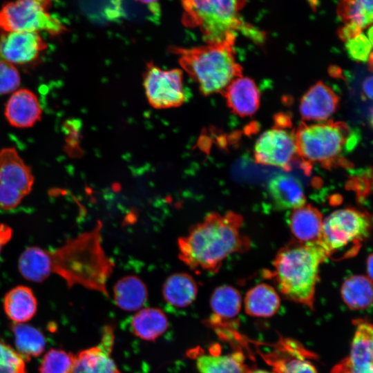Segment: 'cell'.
<instances>
[{
  "label": "cell",
  "instance_id": "24",
  "mask_svg": "<svg viewBox=\"0 0 373 373\" xmlns=\"http://www.w3.org/2000/svg\"><path fill=\"white\" fill-rule=\"evenodd\" d=\"M245 312L253 317L269 318L275 315L280 305L276 290L270 285L261 283L250 289L244 298Z\"/></svg>",
  "mask_w": 373,
  "mask_h": 373
},
{
  "label": "cell",
  "instance_id": "13",
  "mask_svg": "<svg viewBox=\"0 0 373 373\" xmlns=\"http://www.w3.org/2000/svg\"><path fill=\"white\" fill-rule=\"evenodd\" d=\"M46 47L37 32H3L0 37V57L13 65L34 61Z\"/></svg>",
  "mask_w": 373,
  "mask_h": 373
},
{
  "label": "cell",
  "instance_id": "18",
  "mask_svg": "<svg viewBox=\"0 0 373 373\" xmlns=\"http://www.w3.org/2000/svg\"><path fill=\"white\" fill-rule=\"evenodd\" d=\"M242 302L241 294L232 286L224 285L216 288L210 299L212 314L209 319V324L220 329L235 322Z\"/></svg>",
  "mask_w": 373,
  "mask_h": 373
},
{
  "label": "cell",
  "instance_id": "29",
  "mask_svg": "<svg viewBox=\"0 0 373 373\" xmlns=\"http://www.w3.org/2000/svg\"><path fill=\"white\" fill-rule=\"evenodd\" d=\"M12 330L17 352L25 361L39 356L44 350L46 339L35 327L23 323H14Z\"/></svg>",
  "mask_w": 373,
  "mask_h": 373
},
{
  "label": "cell",
  "instance_id": "26",
  "mask_svg": "<svg viewBox=\"0 0 373 373\" xmlns=\"http://www.w3.org/2000/svg\"><path fill=\"white\" fill-rule=\"evenodd\" d=\"M168 325V320L164 313L155 307L139 310L131 320L132 332L146 341L157 338L166 332Z\"/></svg>",
  "mask_w": 373,
  "mask_h": 373
},
{
  "label": "cell",
  "instance_id": "10",
  "mask_svg": "<svg viewBox=\"0 0 373 373\" xmlns=\"http://www.w3.org/2000/svg\"><path fill=\"white\" fill-rule=\"evenodd\" d=\"M255 161L288 171L298 157L295 132L286 124H278L262 133L257 139L254 150Z\"/></svg>",
  "mask_w": 373,
  "mask_h": 373
},
{
  "label": "cell",
  "instance_id": "31",
  "mask_svg": "<svg viewBox=\"0 0 373 373\" xmlns=\"http://www.w3.org/2000/svg\"><path fill=\"white\" fill-rule=\"evenodd\" d=\"M74 361L72 353L52 349L44 356L39 373H73Z\"/></svg>",
  "mask_w": 373,
  "mask_h": 373
},
{
  "label": "cell",
  "instance_id": "5",
  "mask_svg": "<svg viewBox=\"0 0 373 373\" xmlns=\"http://www.w3.org/2000/svg\"><path fill=\"white\" fill-rule=\"evenodd\" d=\"M183 21L200 29L207 44L235 41L236 31L246 26L239 11L245 0H181Z\"/></svg>",
  "mask_w": 373,
  "mask_h": 373
},
{
  "label": "cell",
  "instance_id": "20",
  "mask_svg": "<svg viewBox=\"0 0 373 373\" xmlns=\"http://www.w3.org/2000/svg\"><path fill=\"white\" fill-rule=\"evenodd\" d=\"M323 218L318 209L310 204L292 209L289 227L295 240L301 242H315L321 240Z\"/></svg>",
  "mask_w": 373,
  "mask_h": 373
},
{
  "label": "cell",
  "instance_id": "23",
  "mask_svg": "<svg viewBox=\"0 0 373 373\" xmlns=\"http://www.w3.org/2000/svg\"><path fill=\"white\" fill-rule=\"evenodd\" d=\"M147 296L145 283L134 275L122 277L113 287L115 303L124 311L134 312L140 309L145 304Z\"/></svg>",
  "mask_w": 373,
  "mask_h": 373
},
{
  "label": "cell",
  "instance_id": "27",
  "mask_svg": "<svg viewBox=\"0 0 373 373\" xmlns=\"http://www.w3.org/2000/svg\"><path fill=\"white\" fill-rule=\"evenodd\" d=\"M200 373H250L244 354L236 352L225 355H201L197 358Z\"/></svg>",
  "mask_w": 373,
  "mask_h": 373
},
{
  "label": "cell",
  "instance_id": "12",
  "mask_svg": "<svg viewBox=\"0 0 373 373\" xmlns=\"http://www.w3.org/2000/svg\"><path fill=\"white\" fill-rule=\"evenodd\" d=\"M355 332L350 355L336 365L330 373H373V327L365 319L354 321Z\"/></svg>",
  "mask_w": 373,
  "mask_h": 373
},
{
  "label": "cell",
  "instance_id": "17",
  "mask_svg": "<svg viewBox=\"0 0 373 373\" xmlns=\"http://www.w3.org/2000/svg\"><path fill=\"white\" fill-rule=\"evenodd\" d=\"M223 93L228 106L240 116H251L259 107L260 92L250 78L242 76L236 78Z\"/></svg>",
  "mask_w": 373,
  "mask_h": 373
},
{
  "label": "cell",
  "instance_id": "32",
  "mask_svg": "<svg viewBox=\"0 0 373 373\" xmlns=\"http://www.w3.org/2000/svg\"><path fill=\"white\" fill-rule=\"evenodd\" d=\"M0 373H27L21 356L1 339Z\"/></svg>",
  "mask_w": 373,
  "mask_h": 373
},
{
  "label": "cell",
  "instance_id": "28",
  "mask_svg": "<svg viewBox=\"0 0 373 373\" xmlns=\"http://www.w3.org/2000/svg\"><path fill=\"white\" fill-rule=\"evenodd\" d=\"M341 297L352 309H365L372 303V280L366 276L353 275L347 278L341 289Z\"/></svg>",
  "mask_w": 373,
  "mask_h": 373
},
{
  "label": "cell",
  "instance_id": "2",
  "mask_svg": "<svg viewBox=\"0 0 373 373\" xmlns=\"http://www.w3.org/2000/svg\"><path fill=\"white\" fill-rule=\"evenodd\" d=\"M242 224V216L233 211L208 213L179 238L180 260L195 271L217 273L228 256L250 248V240L240 231Z\"/></svg>",
  "mask_w": 373,
  "mask_h": 373
},
{
  "label": "cell",
  "instance_id": "33",
  "mask_svg": "<svg viewBox=\"0 0 373 373\" xmlns=\"http://www.w3.org/2000/svg\"><path fill=\"white\" fill-rule=\"evenodd\" d=\"M345 48L350 57L357 61L372 65V42L363 32L345 41Z\"/></svg>",
  "mask_w": 373,
  "mask_h": 373
},
{
  "label": "cell",
  "instance_id": "22",
  "mask_svg": "<svg viewBox=\"0 0 373 373\" xmlns=\"http://www.w3.org/2000/svg\"><path fill=\"white\" fill-rule=\"evenodd\" d=\"M3 309L14 323L30 321L36 314L37 298L28 286L18 285L8 291L3 298Z\"/></svg>",
  "mask_w": 373,
  "mask_h": 373
},
{
  "label": "cell",
  "instance_id": "38",
  "mask_svg": "<svg viewBox=\"0 0 373 373\" xmlns=\"http://www.w3.org/2000/svg\"><path fill=\"white\" fill-rule=\"evenodd\" d=\"M372 254H370L367 257L366 265H367V277L372 280Z\"/></svg>",
  "mask_w": 373,
  "mask_h": 373
},
{
  "label": "cell",
  "instance_id": "3",
  "mask_svg": "<svg viewBox=\"0 0 373 373\" xmlns=\"http://www.w3.org/2000/svg\"><path fill=\"white\" fill-rule=\"evenodd\" d=\"M328 258L329 254L320 241L294 240L278 251L274 270L269 274L285 298L312 309L320 265Z\"/></svg>",
  "mask_w": 373,
  "mask_h": 373
},
{
  "label": "cell",
  "instance_id": "1",
  "mask_svg": "<svg viewBox=\"0 0 373 373\" xmlns=\"http://www.w3.org/2000/svg\"><path fill=\"white\" fill-rule=\"evenodd\" d=\"M102 224L52 249L27 247L20 255L18 269L26 280L41 283L55 274L68 288L82 286L108 296L107 282L114 264L106 255L102 239Z\"/></svg>",
  "mask_w": 373,
  "mask_h": 373
},
{
  "label": "cell",
  "instance_id": "36",
  "mask_svg": "<svg viewBox=\"0 0 373 373\" xmlns=\"http://www.w3.org/2000/svg\"><path fill=\"white\" fill-rule=\"evenodd\" d=\"M143 4L147 5L149 10L151 12H153L154 15H159L160 13V6L158 2L160 0H135Z\"/></svg>",
  "mask_w": 373,
  "mask_h": 373
},
{
  "label": "cell",
  "instance_id": "37",
  "mask_svg": "<svg viewBox=\"0 0 373 373\" xmlns=\"http://www.w3.org/2000/svg\"><path fill=\"white\" fill-rule=\"evenodd\" d=\"M363 91L370 99L372 97V77H367L363 83Z\"/></svg>",
  "mask_w": 373,
  "mask_h": 373
},
{
  "label": "cell",
  "instance_id": "7",
  "mask_svg": "<svg viewBox=\"0 0 373 373\" xmlns=\"http://www.w3.org/2000/svg\"><path fill=\"white\" fill-rule=\"evenodd\" d=\"M371 216L354 208L336 210L323 222L320 242L329 257L339 251H346L345 257L355 255L370 235Z\"/></svg>",
  "mask_w": 373,
  "mask_h": 373
},
{
  "label": "cell",
  "instance_id": "11",
  "mask_svg": "<svg viewBox=\"0 0 373 373\" xmlns=\"http://www.w3.org/2000/svg\"><path fill=\"white\" fill-rule=\"evenodd\" d=\"M144 87L151 105L156 108H168L182 105L186 93L181 70H162L149 64L144 75Z\"/></svg>",
  "mask_w": 373,
  "mask_h": 373
},
{
  "label": "cell",
  "instance_id": "35",
  "mask_svg": "<svg viewBox=\"0 0 373 373\" xmlns=\"http://www.w3.org/2000/svg\"><path fill=\"white\" fill-rule=\"evenodd\" d=\"M12 229L6 224L0 223V255L5 245L10 240Z\"/></svg>",
  "mask_w": 373,
  "mask_h": 373
},
{
  "label": "cell",
  "instance_id": "16",
  "mask_svg": "<svg viewBox=\"0 0 373 373\" xmlns=\"http://www.w3.org/2000/svg\"><path fill=\"white\" fill-rule=\"evenodd\" d=\"M339 99L333 90L319 82L313 85L303 96L300 113L307 121H325L336 111Z\"/></svg>",
  "mask_w": 373,
  "mask_h": 373
},
{
  "label": "cell",
  "instance_id": "14",
  "mask_svg": "<svg viewBox=\"0 0 373 373\" xmlns=\"http://www.w3.org/2000/svg\"><path fill=\"white\" fill-rule=\"evenodd\" d=\"M113 346V329L106 326L99 345L75 356L73 373H120L110 356Z\"/></svg>",
  "mask_w": 373,
  "mask_h": 373
},
{
  "label": "cell",
  "instance_id": "34",
  "mask_svg": "<svg viewBox=\"0 0 373 373\" xmlns=\"http://www.w3.org/2000/svg\"><path fill=\"white\" fill-rule=\"evenodd\" d=\"M20 83V75L15 65L0 60V95L12 93Z\"/></svg>",
  "mask_w": 373,
  "mask_h": 373
},
{
  "label": "cell",
  "instance_id": "30",
  "mask_svg": "<svg viewBox=\"0 0 373 373\" xmlns=\"http://www.w3.org/2000/svg\"><path fill=\"white\" fill-rule=\"evenodd\" d=\"M290 356L271 359L273 373H317L314 365L306 358V352L301 347L291 343Z\"/></svg>",
  "mask_w": 373,
  "mask_h": 373
},
{
  "label": "cell",
  "instance_id": "9",
  "mask_svg": "<svg viewBox=\"0 0 373 373\" xmlns=\"http://www.w3.org/2000/svg\"><path fill=\"white\" fill-rule=\"evenodd\" d=\"M31 169L13 148L0 151V208H16L28 195L34 184Z\"/></svg>",
  "mask_w": 373,
  "mask_h": 373
},
{
  "label": "cell",
  "instance_id": "15",
  "mask_svg": "<svg viewBox=\"0 0 373 373\" xmlns=\"http://www.w3.org/2000/svg\"><path fill=\"white\" fill-rule=\"evenodd\" d=\"M8 123L16 128H30L41 119V106L37 95L27 88L17 89L8 99L4 111Z\"/></svg>",
  "mask_w": 373,
  "mask_h": 373
},
{
  "label": "cell",
  "instance_id": "4",
  "mask_svg": "<svg viewBox=\"0 0 373 373\" xmlns=\"http://www.w3.org/2000/svg\"><path fill=\"white\" fill-rule=\"evenodd\" d=\"M234 42L224 41L183 48L172 47L181 66L206 95L224 92L236 78L242 76V68L236 61Z\"/></svg>",
  "mask_w": 373,
  "mask_h": 373
},
{
  "label": "cell",
  "instance_id": "6",
  "mask_svg": "<svg viewBox=\"0 0 373 373\" xmlns=\"http://www.w3.org/2000/svg\"><path fill=\"white\" fill-rule=\"evenodd\" d=\"M351 135L347 126L342 122H326L302 124L295 132L298 155L306 170L311 164L330 167L337 162Z\"/></svg>",
  "mask_w": 373,
  "mask_h": 373
},
{
  "label": "cell",
  "instance_id": "8",
  "mask_svg": "<svg viewBox=\"0 0 373 373\" xmlns=\"http://www.w3.org/2000/svg\"><path fill=\"white\" fill-rule=\"evenodd\" d=\"M52 0H14L0 8V30L44 31L59 35L67 30L49 10Z\"/></svg>",
  "mask_w": 373,
  "mask_h": 373
},
{
  "label": "cell",
  "instance_id": "19",
  "mask_svg": "<svg viewBox=\"0 0 373 373\" xmlns=\"http://www.w3.org/2000/svg\"><path fill=\"white\" fill-rule=\"evenodd\" d=\"M338 15L345 25L340 34L345 39H351L372 25L373 0H342Z\"/></svg>",
  "mask_w": 373,
  "mask_h": 373
},
{
  "label": "cell",
  "instance_id": "21",
  "mask_svg": "<svg viewBox=\"0 0 373 373\" xmlns=\"http://www.w3.org/2000/svg\"><path fill=\"white\" fill-rule=\"evenodd\" d=\"M268 192L274 204L280 209H294L306 202L301 183L288 175L273 178L268 184Z\"/></svg>",
  "mask_w": 373,
  "mask_h": 373
},
{
  "label": "cell",
  "instance_id": "25",
  "mask_svg": "<svg viewBox=\"0 0 373 373\" xmlns=\"http://www.w3.org/2000/svg\"><path fill=\"white\" fill-rule=\"evenodd\" d=\"M198 285L194 278L186 273H175L169 276L164 283V299L171 305L184 308L196 298Z\"/></svg>",
  "mask_w": 373,
  "mask_h": 373
},
{
  "label": "cell",
  "instance_id": "39",
  "mask_svg": "<svg viewBox=\"0 0 373 373\" xmlns=\"http://www.w3.org/2000/svg\"><path fill=\"white\" fill-rule=\"evenodd\" d=\"M250 373H273V372H270L269 371L264 370H256L254 371H251Z\"/></svg>",
  "mask_w": 373,
  "mask_h": 373
}]
</instances>
